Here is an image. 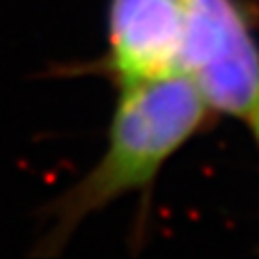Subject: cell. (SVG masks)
Wrapping results in <instances>:
<instances>
[{"label": "cell", "instance_id": "1", "mask_svg": "<svg viewBox=\"0 0 259 259\" xmlns=\"http://www.w3.org/2000/svg\"><path fill=\"white\" fill-rule=\"evenodd\" d=\"M212 115L205 95L188 74L121 87L106 147L95 164L48 207L39 253H59L89 216L127 194L147 190Z\"/></svg>", "mask_w": 259, "mask_h": 259}, {"label": "cell", "instance_id": "2", "mask_svg": "<svg viewBox=\"0 0 259 259\" xmlns=\"http://www.w3.org/2000/svg\"><path fill=\"white\" fill-rule=\"evenodd\" d=\"M186 74L209 108L246 123L259 145V44L240 0H175Z\"/></svg>", "mask_w": 259, "mask_h": 259}, {"label": "cell", "instance_id": "3", "mask_svg": "<svg viewBox=\"0 0 259 259\" xmlns=\"http://www.w3.org/2000/svg\"><path fill=\"white\" fill-rule=\"evenodd\" d=\"M102 71L119 89L186 74L184 22L175 0H108Z\"/></svg>", "mask_w": 259, "mask_h": 259}]
</instances>
